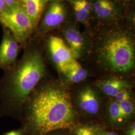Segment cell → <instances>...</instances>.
<instances>
[{
  "label": "cell",
  "mask_w": 135,
  "mask_h": 135,
  "mask_svg": "<svg viewBox=\"0 0 135 135\" xmlns=\"http://www.w3.org/2000/svg\"><path fill=\"white\" fill-rule=\"evenodd\" d=\"M97 86L106 95L114 98L123 89L131 88V84L125 78L112 76L102 79Z\"/></svg>",
  "instance_id": "11"
},
{
  "label": "cell",
  "mask_w": 135,
  "mask_h": 135,
  "mask_svg": "<svg viewBox=\"0 0 135 135\" xmlns=\"http://www.w3.org/2000/svg\"><path fill=\"white\" fill-rule=\"evenodd\" d=\"M31 22L36 28L39 24L48 0H21Z\"/></svg>",
  "instance_id": "13"
},
{
  "label": "cell",
  "mask_w": 135,
  "mask_h": 135,
  "mask_svg": "<svg viewBox=\"0 0 135 135\" xmlns=\"http://www.w3.org/2000/svg\"><path fill=\"white\" fill-rule=\"evenodd\" d=\"M71 1V0H48V2H70Z\"/></svg>",
  "instance_id": "25"
},
{
  "label": "cell",
  "mask_w": 135,
  "mask_h": 135,
  "mask_svg": "<svg viewBox=\"0 0 135 135\" xmlns=\"http://www.w3.org/2000/svg\"><path fill=\"white\" fill-rule=\"evenodd\" d=\"M107 113L109 120L113 124H121L126 121L121 112L119 103L114 100L108 104Z\"/></svg>",
  "instance_id": "15"
},
{
  "label": "cell",
  "mask_w": 135,
  "mask_h": 135,
  "mask_svg": "<svg viewBox=\"0 0 135 135\" xmlns=\"http://www.w3.org/2000/svg\"><path fill=\"white\" fill-rule=\"evenodd\" d=\"M47 45L51 58L61 72L76 59L71 49L59 37L51 36Z\"/></svg>",
  "instance_id": "7"
},
{
  "label": "cell",
  "mask_w": 135,
  "mask_h": 135,
  "mask_svg": "<svg viewBox=\"0 0 135 135\" xmlns=\"http://www.w3.org/2000/svg\"><path fill=\"white\" fill-rule=\"evenodd\" d=\"M91 19L99 29L117 24L124 17L125 10L116 0H91Z\"/></svg>",
  "instance_id": "5"
},
{
  "label": "cell",
  "mask_w": 135,
  "mask_h": 135,
  "mask_svg": "<svg viewBox=\"0 0 135 135\" xmlns=\"http://www.w3.org/2000/svg\"><path fill=\"white\" fill-rule=\"evenodd\" d=\"M122 6L124 9H128L134 4L135 0H116Z\"/></svg>",
  "instance_id": "19"
},
{
  "label": "cell",
  "mask_w": 135,
  "mask_h": 135,
  "mask_svg": "<svg viewBox=\"0 0 135 135\" xmlns=\"http://www.w3.org/2000/svg\"><path fill=\"white\" fill-rule=\"evenodd\" d=\"M98 135H119L115 132L99 130Z\"/></svg>",
  "instance_id": "21"
},
{
  "label": "cell",
  "mask_w": 135,
  "mask_h": 135,
  "mask_svg": "<svg viewBox=\"0 0 135 135\" xmlns=\"http://www.w3.org/2000/svg\"><path fill=\"white\" fill-rule=\"evenodd\" d=\"M68 81L72 83H78L85 80L88 75L87 70L75 59L61 72Z\"/></svg>",
  "instance_id": "14"
},
{
  "label": "cell",
  "mask_w": 135,
  "mask_h": 135,
  "mask_svg": "<svg viewBox=\"0 0 135 135\" xmlns=\"http://www.w3.org/2000/svg\"><path fill=\"white\" fill-rule=\"evenodd\" d=\"M75 102L78 109L88 116L97 115L101 110V102L96 91L91 87L85 86L79 91Z\"/></svg>",
  "instance_id": "9"
},
{
  "label": "cell",
  "mask_w": 135,
  "mask_h": 135,
  "mask_svg": "<svg viewBox=\"0 0 135 135\" xmlns=\"http://www.w3.org/2000/svg\"><path fill=\"white\" fill-rule=\"evenodd\" d=\"M0 23L8 29L19 43L27 42L34 31V26L21 1L0 14Z\"/></svg>",
  "instance_id": "4"
},
{
  "label": "cell",
  "mask_w": 135,
  "mask_h": 135,
  "mask_svg": "<svg viewBox=\"0 0 135 135\" xmlns=\"http://www.w3.org/2000/svg\"><path fill=\"white\" fill-rule=\"evenodd\" d=\"M74 135H98L99 129L93 126H79L74 128Z\"/></svg>",
  "instance_id": "17"
},
{
  "label": "cell",
  "mask_w": 135,
  "mask_h": 135,
  "mask_svg": "<svg viewBox=\"0 0 135 135\" xmlns=\"http://www.w3.org/2000/svg\"><path fill=\"white\" fill-rule=\"evenodd\" d=\"M97 64L105 72L127 75L135 66V35L130 26L119 23L99 29L94 45Z\"/></svg>",
  "instance_id": "2"
},
{
  "label": "cell",
  "mask_w": 135,
  "mask_h": 135,
  "mask_svg": "<svg viewBox=\"0 0 135 135\" xmlns=\"http://www.w3.org/2000/svg\"><path fill=\"white\" fill-rule=\"evenodd\" d=\"M20 1L21 0H5V3L7 8L12 6V5H14Z\"/></svg>",
  "instance_id": "22"
},
{
  "label": "cell",
  "mask_w": 135,
  "mask_h": 135,
  "mask_svg": "<svg viewBox=\"0 0 135 135\" xmlns=\"http://www.w3.org/2000/svg\"><path fill=\"white\" fill-rule=\"evenodd\" d=\"M78 117L69 91L60 82L51 83L42 87L30 101L29 122L37 135L73 129Z\"/></svg>",
  "instance_id": "1"
},
{
  "label": "cell",
  "mask_w": 135,
  "mask_h": 135,
  "mask_svg": "<svg viewBox=\"0 0 135 135\" xmlns=\"http://www.w3.org/2000/svg\"><path fill=\"white\" fill-rule=\"evenodd\" d=\"M126 135H135V123L133 122L126 131Z\"/></svg>",
  "instance_id": "20"
},
{
  "label": "cell",
  "mask_w": 135,
  "mask_h": 135,
  "mask_svg": "<svg viewBox=\"0 0 135 135\" xmlns=\"http://www.w3.org/2000/svg\"><path fill=\"white\" fill-rule=\"evenodd\" d=\"M4 135H23V133L22 131H13L5 134Z\"/></svg>",
  "instance_id": "24"
},
{
  "label": "cell",
  "mask_w": 135,
  "mask_h": 135,
  "mask_svg": "<svg viewBox=\"0 0 135 135\" xmlns=\"http://www.w3.org/2000/svg\"><path fill=\"white\" fill-rule=\"evenodd\" d=\"M63 33L75 58L77 60L81 58L87 52L89 46L85 35L72 23L66 25L63 28Z\"/></svg>",
  "instance_id": "8"
},
{
  "label": "cell",
  "mask_w": 135,
  "mask_h": 135,
  "mask_svg": "<svg viewBox=\"0 0 135 135\" xmlns=\"http://www.w3.org/2000/svg\"><path fill=\"white\" fill-rule=\"evenodd\" d=\"M70 3L76 21L85 26H89L91 19V0H71Z\"/></svg>",
  "instance_id": "12"
},
{
  "label": "cell",
  "mask_w": 135,
  "mask_h": 135,
  "mask_svg": "<svg viewBox=\"0 0 135 135\" xmlns=\"http://www.w3.org/2000/svg\"><path fill=\"white\" fill-rule=\"evenodd\" d=\"M121 112L126 121L133 116L135 112V105L133 101L130 100L123 102L119 104Z\"/></svg>",
  "instance_id": "16"
},
{
  "label": "cell",
  "mask_w": 135,
  "mask_h": 135,
  "mask_svg": "<svg viewBox=\"0 0 135 135\" xmlns=\"http://www.w3.org/2000/svg\"><path fill=\"white\" fill-rule=\"evenodd\" d=\"M19 43L10 31L4 28L0 45V68L8 69L15 63L19 54Z\"/></svg>",
  "instance_id": "10"
},
{
  "label": "cell",
  "mask_w": 135,
  "mask_h": 135,
  "mask_svg": "<svg viewBox=\"0 0 135 135\" xmlns=\"http://www.w3.org/2000/svg\"><path fill=\"white\" fill-rule=\"evenodd\" d=\"M66 135L65 134H61V133H56V134H53V135Z\"/></svg>",
  "instance_id": "26"
},
{
  "label": "cell",
  "mask_w": 135,
  "mask_h": 135,
  "mask_svg": "<svg viewBox=\"0 0 135 135\" xmlns=\"http://www.w3.org/2000/svg\"><path fill=\"white\" fill-rule=\"evenodd\" d=\"M45 72L43 58L40 52L32 50L26 54L11 77L10 94L15 101L24 103Z\"/></svg>",
  "instance_id": "3"
},
{
  "label": "cell",
  "mask_w": 135,
  "mask_h": 135,
  "mask_svg": "<svg viewBox=\"0 0 135 135\" xmlns=\"http://www.w3.org/2000/svg\"><path fill=\"white\" fill-rule=\"evenodd\" d=\"M67 16L65 3L49 2L38 25L39 32L46 34L58 28L65 22Z\"/></svg>",
  "instance_id": "6"
},
{
  "label": "cell",
  "mask_w": 135,
  "mask_h": 135,
  "mask_svg": "<svg viewBox=\"0 0 135 135\" xmlns=\"http://www.w3.org/2000/svg\"><path fill=\"white\" fill-rule=\"evenodd\" d=\"M132 92L131 88H126L123 89L115 97L114 101L118 103H120L123 102L125 101L131 99Z\"/></svg>",
  "instance_id": "18"
},
{
  "label": "cell",
  "mask_w": 135,
  "mask_h": 135,
  "mask_svg": "<svg viewBox=\"0 0 135 135\" xmlns=\"http://www.w3.org/2000/svg\"><path fill=\"white\" fill-rule=\"evenodd\" d=\"M7 8L5 0H0V14L4 12Z\"/></svg>",
  "instance_id": "23"
}]
</instances>
